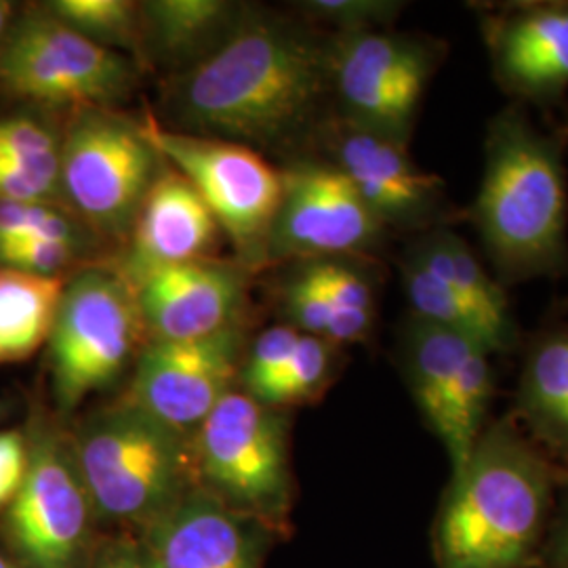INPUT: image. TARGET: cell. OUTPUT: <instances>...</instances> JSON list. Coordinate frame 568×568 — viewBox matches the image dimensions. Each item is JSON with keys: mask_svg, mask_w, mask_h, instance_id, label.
<instances>
[{"mask_svg": "<svg viewBox=\"0 0 568 568\" xmlns=\"http://www.w3.org/2000/svg\"><path fill=\"white\" fill-rule=\"evenodd\" d=\"M328 93V41L278 20H248L175 84L173 110L196 135L283 145L316 122Z\"/></svg>", "mask_w": 568, "mask_h": 568, "instance_id": "6da1fadb", "label": "cell"}, {"mask_svg": "<svg viewBox=\"0 0 568 568\" xmlns=\"http://www.w3.org/2000/svg\"><path fill=\"white\" fill-rule=\"evenodd\" d=\"M562 467L508 415L448 474L432 527L436 568H539Z\"/></svg>", "mask_w": 568, "mask_h": 568, "instance_id": "7a4b0ae2", "label": "cell"}, {"mask_svg": "<svg viewBox=\"0 0 568 568\" xmlns=\"http://www.w3.org/2000/svg\"><path fill=\"white\" fill-rule=\"evenodd\" d=\"M467 220L504 283L567 272L562 152L518 105L488 122L483 182Z\"/></svg>", "mask_w": 568, "mask_h": 568, "instance_id": "3957f363", "label": "cell"}, {"mask_svg": "<svg viewBox=\"0 0 568 568\" xmlns=\"http://www.w3.org/2000/svg\"><path fill=\"white\" fill-rule=\"evenodd\" d=\"M70 450L103 525L142 530L196 487L192 438L129 398L91 413Z\"/></svg>", "mask_w": 568, "mask_h": 568, "instance_id": "277c9868", "label": "cell"}, {"mask_svg": "<svg viewBox=\"0 0 568 568\" xmlns=\"http://www.w3.org/2000/svg\"><path fill=\"white\" fill-rule=\"evenodd\" d=\"M196 485L276 539L291 532L288 419L244 392H227L194 438Z\"/></svg>", "mask_w": 568, "mask_h": 568, "instance_id": "5b68a950", "label": "cell"}, {"mask_svg": "<svg viewBox=\"0 0 568 568\" xmlns=\"http://www.w3.org/2000/svg\"><path fill=\"white\" fill-rule=\"evenodd\" d=\"M161 166L142 122L112 108L74 110L60 143L61 199L93 234L126 241Z\"/></svg>", "mask_w": 568, "mask_h": 568, "instance_id": "8992f818", "label": "cell"}, {"mask_svg": "<svg viewBox=\"0 0 568 568\" xmlns=\"http://www.w3.org/2000/svg\"><path fill=\"white\" fill-rule=\"evenodd\" d=\"M447 47L422 34L366 30L328 41V91L342 121L408 143Z\"/></svg>", "mask_w": 568, "mask_h": 568, "instance_id": "52a82bcc", "label": "cell"}, {"mask_svg": "<svg viewBox=\"0 0 568 568\" xmlns=\"http://www.w3.org/2000/svg\"><path fill=\"white\" fill-rule=\"evenodd\" d=\"M135 81L131 58L89 41L47 9L13 18L0 49V89L23 102L112 108Z\"/></svg>", "mask_w": 568, "mask_h": 568, "instance_id": "ba28073f", "label": "cell"}, {"mask_svg": "<svg viewBox=\"0 0 568 568\" xmlns=\"http://www.w3.org/2000/svg\"><path fill=\"white\" fill-rule=\"evenodd\" d=\"M143 135L164 163L199 192L244 264L267 262V241L283 196V178L246 143L169 131L152 116Z\"/></svg>", "mask_w": 568, "mask_h": 568, "instance_id": "9c48e42d", "label": "cell"}, {"mask_svg": "<svg viewBox=\"0 0 568 568\" xmlns=\"http://www.w3.org/2000/svg\"><path fill=\"white\" fill-rule=\"evenodd\" d=\"M143 323L131 286L108 270H87L65 283L49 337L55 400L72 410L112 386L135 356Z\"/></svg>", "mask_w": 568, "mask_h": 568, "instance_id": "30bf717a", "label": "cell"}, {"mask_svg": "<svg viewBox=\"0 0 568 568\" xmlns=\"http://www.w3.org/2000/svg\"><path fill=\"white\" fill-rule=\"evenodd\" d=\"M283 196L267 241L274 260H361L386 241L387 227L331 161H300L281 171Z\"/></svg>", "mask_w": 568, "mask_h": 568, "instance_id": "8fae6325", "label": "cell"}, {"mask_svg": "<svg viewBox=\"0 0 568 568\" xmlns=\"http://www.w3.org/2000/svg\"><path fill=\"white\" fill-rule=\"evenodd\" d=\"M95 514L70 443L39 434L20 495L9 506V539L28 568H84L95 546Z\"/></svg>", "mask_w": 568, "mask_h": 568, "instance_id": "7c38bea8", "label": "cell"}, {"mask_svg": "<svg viewBox=\"0 0 568 568\" xmlns=\"http://www.w3.org/2000/svg\"><path fill=\"white\" fill-rule=\"evenodd\" d=\"M244 335L232 325L199 339H150L138 356L126 398L194 438L241 375Z\"/></svg>", "mask_w": 568, "mask_h": 568, "instance_id": "4fadbf2b", "label": "cell"}, {"mask_svg": "<svg viewBox=\"0 0 568 568\" xmlns=\"http://www.w3.org/2000/svg\"><path fill=\"white\" fill-rule=\"evenodd\" d=\"M328 143L331 163L387 230L424 234L434 227H450L457 217L447 183L415 163L405 143L344 121L335 124Z\"/></svg>", "mask_w": 568, "mask_h": 568, "instance_id": "5bb4252c", "label": "cell"}, {"mask_svg": "<svg viewBox=\"0 0 568 568\" xmlns=\"http://www.w3.org/2000/svg\"><path fill=\"white\" fill-rule=\"evenodd\" d=\"M497 82L520 102L551 103L568 91V2L511 4L483 18Z\"/></svg>", "mask_w": 568, "mask_h": 568, "instance_id": "9a60e30c", "label": "cell"}, {"mask_svg": "<svg viewBox=\"0 0 568 568\" xmlns=\"http://www.w3.org/2000/svg\"><path fill=\"white\" fill-rule=\"evenodd\" d=\"M138 535L159 568H264L276 539L199 485Z\"/></svg>", "mask_w": 568, "mask_h": 568, "instance_id": "2e32d148", "label": "cell"}, {"mask_svg": "<svg viewBox=\"0 0 568 568\" xmlns=\"http://www.w3.org/2000/svg\"><path fill=\"white\" fill-rule=\"evenodd\" d=\"M243 267L192 262L164 267L131 286L152 339H199L236 325L244 300Z\"/></svg>", "mask_w": 568, "mask_h": 568, "instance_id": "e0dca14e", "label": "cell"}, {"mask_svg": "<svg viewBox=\"0 0 568 568\" xmlns=\"http://www.w3.org/2000/svg\"><path fill=\"white\" fill-rule=\"evenodd\" d=\"M220 232L222 227L192 183L163 161L126 239L129 246L116 274L135 286L164 267L209 260Z\"/></svg>", "mask_w": 568, "mask_h": 568, "instance_id": "ac0fdd59", "label": "cell"}, {"mask_svg": "<svg viewBox=\"0 0 568 568\" xmlns=\"http://www.w3.org/2000/svg\"><path fill=\"white\" fill-rule=\"evenodd\" d=\"M281 302L286 325L339 347L366 342L377 316L373 276L349 257L300 262Z\"/></svg>", "mask_w": 568, "mask_h": 568, "instance_id": "d6986e66", "label": "cell"}, {"mask_svg": "<svg viewBox=\"0 0 568 568\" xmlns=\"http://www.w3.org/2000/svg\"><path fill=\"white\" fill-rule=\"evenodd\" d=\"M405 255L426 267L478 316L487 331L493 356L508 354L518 345L520 331L504 286L488 274L487 267L457 232L450 227L424 232L410 243Z\"/></svg>", "mask_w": 568, "mask_h": 568, "instance_id": "ffe728a7", "label": "cell"}, {"mask_svg": "<svg viewBox=\"0 0 568 568\" xmlns=\"http://www.w3.org/2000/svg\"><path fill=\"white\" fill-rule=\"evenodd\" d=\"M511 417L556 466L568 469V326L528 345Z\"/></svg>", "mask_w": 568, "mask_h": 568, "instance_id": "44dd1931", "label": "cell"}, {"mask_svg": "<svg viewBox=\"0 0 568 568\" xmlns=\"http://www.w3.org/2000/svg\"><path fill=\"white\" fill-rule=\"evenodd\" d=\"M140 7L148 58L187 68L217 51L246 18L241 4L225 0H150Z\"/></svg>", "mask_w": 568, "mask_h": 568, "instance_id": "7402d4cb", "label": "cell"}, {"mask_svg": "<svg viewBox=\"0 0 568 568\" xmlns=\"http://www.w3.org/2000/svg\"><path fill=\"white\" fill-rule=\"evenodd\" d=\"M476 345L483 344L464 333L429 325L413 316L403 326L398 344L403 377L432 434L440 426L450 387Z\"/></svg>", "mask_w": 568, "mask_h": 568, "instance_id": "603a6c76", "label": "cell"}, {"mask_svg": "<svg viewBox=\"0 0 568 568\" xmlns=\"http://www.w3.org/2000/svg\"><path fill=\"white\" fill-rule=\"evenodd\" d=\"M63 288V276L0 267V365L21 363L49 342Z\"/></svg>", "mask_w": 568, "mask_h": 568, "instance_id": "cb8c5ba5", "label": "cell"}, {"mask_svg": "<svg viewBox=\"0 0 568 568\" xmlns=\"http://www.w3.org/2000/svg\"><path fill=\"white\" fill-rule=\"evenodd\" d=\"M339 366V345L302 333L288 363L255 394H251V398L278 410L314 403L333 384Z\"/></svg>", "mask_w": 568, "mask_h": 568, "instance_id": "d4e9b609", "label": "cell"}, {"mask_svg": "<svg viewBox=\"0 0 568 568\" xmlns=\"http://www.w3.org/2000/svg\"><path fill=\"white\" fill-rule=\"evenodd\" d=\"M89 41L110 51L148 58L143 37L142 7L131 0H55L47 7Z\"/></svg>", "mask_w": 568, "mask_h": 568, "instance_id": "484cf974", "label": "cell"}, {"mask_svg": "<svg viewBox=\"0 0 568 568\" xmlns=\"http://www.w3.org/2000/svg\"><path fill=\"white\" fill-rule=\"evenodd\" d=\"M89 232L79 217H72L58 204L0 201V236H32L84 248Z\"/></svg>", "mask_w": 568, "mask_h": 568, "instance_id": "4316f807", "label": "cell"}, {"mask_svg": "<svg viewBox=\"0 0 568 568\" xmlns=\"http://www.w3.org/2000/svg\"><path fill=\"white\" fill-rule=\"evenodd\" d=\"M0 159L60 183V142L34 119L13 116L0 121Z\"/></svg>", "mask_w": 568, "mask_h": 568, "instance_id": "83f0119b", "label": "cell"}, {"mask_svg": "<svg viewBox=\"0 0 568 568\" xmlns=\"http://www.w3.org/2000/svg\"><path fill=\"white\" fill-rule=\"evenodd\" d=\"M300 11L310 20L335 26L339 34L386 30L403 11V2L394 0H310L300 2Z\"/></svg>", "mask_w": 568, "mask_h": 568, "instance_id": "f1b7e54d", "label": "cell"}, {"mask_svg": "<svg viewBox=\"0 0 568 568\" xmlns=\"http://www.w3.org/2000/svg\"><path fill=\"white\" fill-rule=\"evenodd\" d=\"M82 246L58 241H44L32 236H0V267L61 276L65 267L74 264Z\"/></svg>", "mask_w": 568, "mask_h": 568, "instance_id": "f546056e", "label": "cell"}, {"mask_svg": "<svg viewBox=\"0 0 568 568\" xmlns=\"http://www.w3.org/2000/svg\"><path fill=\"white\" fill-rule=\"evenodd\" d=\"M300 335L302 333L297 328L284 323L267 328L253 342L248 352H244L243 366L239 375L244 394H255L288 363L295 345L300 342Z\"/></svg>", "mask_w": 568, "mask_h": 568, "instance_id": "4dcf8cb0", "label": "cell"}, {"mask_svg": "<svg viewBox=\"0 0 568 568\" xmlns=\"http://www.w3.org/2000/svg\"><path fill=\"white\" fill-rule=\"evenodd\" d=\"M84 568H159L140 535H114L95 541Z\"/></svg>", "mask_w": 568, "mask_h": 568, "instance_id": "1f68e13d", "label": "cell"}, {"mask_svg": "<svg viewBox=\"0 0 568 568\" xmlns=\"http://www.w3.org/2000/svg\"><path fill=\"white\" fill-rule=\"evenodd\" d=\"M30 464V445L20 432L0 434V509L11 506L20 495Z\"/></svg>", "mask_w": 568, "mask_h": 568, "instance_id": "d6a6232c", "label": "cell"}, {"mask_svg": "<svg viewBox=\"0 0 568 568\" xmlns=\"http://www.w3.org/2000/svg\"><path fill=\"white\" fill-rule=\"evenodd\" d=\"M539 568H568V469L562 467Z\"/></svg>", "mask_w": 568, "mask_h": 568, "instance_id": "836d02e7", "label": "cell"}, {"mask_svg": "<svg viewBox=\"0 0 568 568\" xmlns=\"http://www.w3.org/2000/svg\"><path fill=\"white\" fill-rule=\"evenodd\" d=\"M11 23H13V4L0 0V49H2V42H4Z\"/></svg>", "mask_w": 568, "mask_h": 568, "instance_id": "e575fe53", "label": "cell"}, {"mask_svg": "<svg viewBox=\"0 0 568 568\" xmlns=\"http://www.w3.org/2000/svg\"><path fill=\"white\" fill-rule=\"evenodd\" d=\"M0 568H18V567H13V565H11V562H9V560H4V558H2V556H0Z\"/></svg>", "mask_w": 568, "mask_h": 568, "instance_id": "d590c367", "label": "cell"}]
</instances>
